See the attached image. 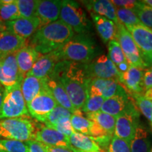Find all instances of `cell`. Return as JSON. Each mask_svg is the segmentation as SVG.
I'll return each instance as SVG.
<instances>
[{"instance_id":"obj_1","label":"cell","mask_w":152,"mask_h":152,"mask_svg":"<svg viewBox=\"0 0 152 152\" xmlns=\"http://www.w3.org/2000/svg\"><path fill=\"white\" fill-rule=\"evenodd\" d=\"M49 76L61 84L75 110H81L88 99L87 85L90 80L86 64L61 61Z\"/></svg>"},{"instance_id":"obj_2","label":"cell","mask_w":152,"mask_h":152,"mask_svg":"<svg viewBox=\"0 0 152 152\" xmlns=\"http://www.w3.org/2000/svg\"><path fill=\"white\" fill-rule=\"evenodd\" d=\"M73 35V29L58 20L39 28L30 38L28 45L39 54H47L65 45Z\"/></svg>"},{"instance_id":"obj_3","label":"cell","mask_w":152,"mask_h":152,"mask_svg":"<svg viewBox=\"0 0 152 152\" xmlns=\"http://www.w3.org/2000/svg\"><path fill=\"white\" fill-rule=\"evenodd\" d=\"M54 52L61 61L83 64L90 62L97 54L95 42L88 34H76Z\"/></svg>"},{"instance_id":"obj_4","label":"cell","mask_w":152,"mask_h":152,"mask_svg":"<svg viewBox=\"0 0 152 152\" xmlns=\"http://www.w3.org/2000/svg\"><path fill=\"white\" fill-rule=\"evenodd\" d=\"M36 125L28 116L0 120V137L26 142L35 138Z\"/></svg>"},{"instance_id":"obj_5","label":"cell","mask_w":152,"mask_h":152,"mask_svg":"<svg viewBox=\"0 0 152 152\" xmlns=\"http://www.w3.org/2000/svg\"><path fill=\"white\" fill-rule=\"evenodd\" d=\"M60 20L69 26L76 34H88L92 28L91 21L87 18L84 9L77 1H62Z\"/></svg>"},{"instance_id":"obj_6","label":"cell","mask_w":152,"mask_h":152,"mask_svg":"<svg viewBox=\"0 0 152 152\" xmlns=\"http://www.w3.org/2000/svg\"><path fill=\"white\" fill-rule=\"evenodd\" d=\"M28 115L29 113L20 90V83L4 88L0 120Z\"/></svg>"},{"instance_id":"obj_7","label":"cell","mask_w":152,"mask_h":152,"mask_svg":"<svg viewBox=\"0 0 152 152\" xmlns=\"http://www.w3.org/2000/svg\"><path fill=\"white\" fill-rule=\"evenodd\" d=\"M86 71L90 79H114L120 83L121 73L106 55H100L86 64Z\"/></svg>"},{"instance_id":"obj_8","label":"cell","mask_w":152,"mask_h":152,"mask_svg":"<svg viewBox=\"0 0 152 152\" xmlns=\"http://www.w3.org/2000/svg\"><path fill=\"white\" fill-rule=\"evenodd\" d=\"M139 49L146 68L152 66V30L143 25L126 28Z\"/></svg>"},{"instance_id":"obj_9","label":"cell","mask_w":152,"mask_h":152,"mask_svg":"<svg viewBox=\"0 0 152 152\" xmlns=\"http://www.w3.org/2000/svg\"><path fill=\"white\" fill-rule=\"evenodd\" d=\"M139 118L140 112L137 106L119 115L115 120L113 135L130 143L139 125Z\"/></svg>"},{"instance_id":"obj_10","label":"cell","mask_w":152,"mask_h":152,"mask_svg":"<svg viewBox=\"0 0 152 152\" xmlns=\"http://www.w3.org/2000/svg\"><path fill=\"white\" fill-rule=\"evenodd\" d=\"M23 78L19 71L16 53L0 57V85L4 88L14 86Z\"/></svg>"},{"instance_id":"obj_11","label":"cell","mask_w":152,"mask_h":152,"mask_svg":"<svg viewBox=\"0 0 152 152\" xmlns=\"http://www.w3.org/2000/svg\"><path fill=\"white\" fill-rule=\"evenodd\" d=\"M57 105L52 95L44 85L40 93L28 104L27 108L29 115L41 122Z\"/></svg>"},{"instance_id":"obj_12","label":"cell","mask_w":152,"mask_h":152,"mask_svg":"<svg viewBox=\"0 0 152 152\" xmlns=\"http://www.w3.org/2000/svg\"><path fill=\"white\" fill-rule=\"evenodd\" d=\"M135 106L134 99L130 94L123 89L115 96L105 99L100 111L116 118L119 115Z\"/></svg>"},{"instance_id":"obj_13","label":"cell","mask_w":152,"mask_h":152,"mask_svg":"<svg viewBox=\"0 0 152 152\" xmlns=\"http://www.w3.org/2000/svg\"><path fill=\"white\" fill-rule=\"evenodd\" d=\"M125 89L114 79L92 78L87 85L88 97L91 96H101L105 99H109Z\"/></svg>"},{"instance_id":"obj_14","label":"cell","mask_w":152,"mask_h":152,"mask_svg":"<svg viewBox=\"0 0 152 152\" xmlns=\"http://www.w3.org/2000/svg\"><path fill=\"white\" fill-rule=\"evenodd\" d=\"M3 29L8 30L18 37L27 39L41 27L40 21L37 17L31 18H19L16 20L5 23Z\"/></svg>"},{"instance_id":"obj_15","label":"cell","mask_w":152,"mask_h":152,"mask_svg":"<svg viewBox=\"0 0 152 152\" xmlns=\"http://www.w3.org/2000/svg\"><path fill=\"white\" fill-rule=\"evenodd\" d=\"M34 140L44 145L67 148L71 150L68 137L45 125L36 128Z\"/></svg>"},{"instance_id":"obj_16","label":"cell","mask_w":152,"mask_h":152,"mask_svg":"<svg viewBox=\"0 0 152 152\" xmlns=\"http://www.w3.org/2000/svg\"><path fill=\"white\" fill-rule=\"evenodd\" d=\"M144 71L130 65L128 70L121 74L120 84L130 94H144L145 92L143 84Z\"/></svg>"},{"instance_id":"obj_17","label":"cell","mask_w":152,"mask_h":152,"mask_svg":"<svg viewBox=\"0 0 152 152\" xmlns=\"http://www.w3.org/2000/svg\"><path fill=\"white\" fill-rule=\"evenodd\" d=\"M62 1L39 0L38 1L35 16L40 21L41 27L58 20L60 16Z\"/></svg>"},{"instance_id":"obj_18","label":"cell","mask_w":152,"mask_h":152,"mask_svg":"<svg viewBox=\"0 0 152 152\" xmlns=\"http://www.w3.org/2000/svg\"><path fill=\"white\" fill-rule=\"evenodd\" d=\"M59 61H61L59 57L54 51L49 54L42 55L27 75H33L39 79L46 78L52 73L55 66Z\"/></svg>"},{"instance_id":"obj_19","label":"cell","mask_w":152,"mask_h":152,"mask_svg":"<svg viewBox=\"0 0 152 152\" xmlns=\"http://www.w3.org/2000/svg\"><path fill=\"white\" fill-rule=\"evenodd\" d=\"M43 81L45 87L52 95L57 104L65 108L73 114L75 110L74 109L66 90H64L59 82L50 76H48L46 78L43 79Z\"/></svg>"},{"instance_id":"obj_20","label":"cell","mask_w":152,"mask_h":152,"mask_svg":"<svg viewBox=\"0 0 152 152\" xmlns=\"http://www.w3.org/2000/svg\"><path fill=\"white\" fill-rule=\"evenodd\" d=\"M85 8L90 11L109 19L115 25L119 21L116 16V7L109 0H92L82 1Z\"/></svg>"},{"instance_id":"obj_21","label":"cell","mask_w":152,"mask_h":152,"mask_svg":"<svg viewBox=\"0 0 152 152\" xmlns=\"http://www.w3.org/2000/svg\"><path fill=\"white\" fill-rule=\"evenodd\" d=\"M28 45L27 39L18 37L8 30L0 32V57L14 54Z\"/></svg>"},{"instance_id":"obj_22","label":"cell","mask_w":152,"mask_h":152,"mask_svg":"<svg viewBox=\"0 0 152 152\" xmlns=\"http://www.w3.org/2000/svg\"><path fill=\"white\" fill-rule=\"evenodd\" d=\"M116 28L115 39L118 42L126 60L132 57L141 56L132 35L127 28L120 22L116 25Z\"/></svg>"},{"instance_id":"obj_23","label":"cell","mask_w":152,"mask_h":152,"mask_svg":"<svg viewBox=\"0 0 152 152\" xmlns=\"http://www.w3.org/2000/svg\"><path fill=\"white\" fill-rule=\"evenodd\" d=\"M42 54L36 52L33 47L26 45L16 52V58L18 67L23 77L30 73L34 64Z\"/></svg>"},{"instance_id":"obj_24","label":"cell","mask_w":152,"mask_h":152,"mask_svg":"<svg viewBox=\"0 0 152 152\" xmlns=\"http://www.w3.org/2000/svg\"><path fill=\"white\" fill-rule=\"evenodd\" d=\"M96 31L104 43L109 42L112 39H115L117 28L116 25L105 17L90 13Z\"/></svg>"},{"instance_id":"obj_25","label":"cell","mask_w":152,"mask_h":152,"mask_svg":"<svg viewBox=\"0 0 152 152\" xmlns=\"http://www.w3.org/2000/svg\"><path fill=\"white\" fill-rule=\"evenodd\" d=\"M68 140L73 152H94L102 150L92 137L81 133L74 132Z\"/></svg>"},{"instance_id":"obj_26","label":"cell","mask_w":152,"mask_h":152,"mask_svg":"<svg viewBox=\"0 0 152 152\" xmlns=\"http://www.w3.org/2000/svg\"><path fill=\"white\" fill-rule=\"evenodd\" d=\"M43 87V79H39L30 75L25 76L20 83V90L26 105L40 93Z\"/></svg>"},{"instance_id":"obj_27","label":"cell","mask_w":152,"mask_h":152,"mask_svg":"<svg viewBox=\"0 0 152 152\" xmlns=\"http://www.w3.org/2000/svg\"><path fill=\"white\" fill-rule=\"evenodd\" d=\"M86 117L96 123L106 134L111 136L113 135L116 120L115 117L101 111L86 113Z\"/></svg>"},{"instance_id":"obj_28","label":"cell","mask_w":152,"mask_h":152,"mask_svg":"<svg viewBox=\"0 0 152 152\" xmlns=\"http://www.w3.org/2000/svg\"><path fill=\"white\" fill-rule=\"evenodd\" d=\"M130 146L131 152H149L150 143L147 132L140 125L137 127Z\"/></svg>"},{"instance_id":"obj_29","label":"cell","mask_w":152,"mask_h":152,"mask_svg":"<svg viewBox=\"0 0 152 152\" xmlns=\"http://www.w3.org/2000/svg\"><path fill=\"white\" fill-rule=\"evenodd\" d=\"M20 18L16 0H0V24Z\"/></svg>"},{"instance_id":"obj_30","label":"cell","mask_w":152,"mask_h":152,"mask_svg":"<svg viewBox=\"0 0 152 152\" xmlns=\"http://www.w3.org/2000/svg\"><path fill=\"white\" fill-rule=\"evenodd\" d=\"M71 123L75 132L90 136V130L93 122L83 115L81 110H75L72 114Z\"/></svg>"},{"instance_id":"obj_31","label":"cell","mask_w":152,"mask_h":152,"mask_svg":"<svg viewBox=\"0 0 152 152\" xmlns=\"http://www.w3.org/2000/svg\"><path fill=\"white\" fill-rule=\"evenodd\" d=\"M72 113L65 108L59 105H57L46 117L44 118L41 123L45 124V126L52 128L54 125L59 122L62 119L66 118H71Z\"/></svg>"},{"instance_id":"obj_32","label":"cell","mask_w":152,"mask_h":152,"mask_svg":"<svg viewBox=\"0 0 152 152\" xmlns=\"http://www.w3.org/2000/svg\"><path fill=\"white\" fill-rule=\"evenodd\" d=\"M116 16L118 21L125 28L142 24L134 11L129 9L116 7Z\"/></svg>"},{"instance_id":"obj_33","label":"cell","mask_w":152,"mask_h":152,"mask_svg":"<svg viewBox=\"0 0 152 152\" xmlns=\"http://www.w3.org/2000/svg\"><path fill=\"white\" fill-rule=\"evenodd\" d=\"M20 18H31L35 17L38 1L37 0H16Z\"/></svg>"},{"instance_id":"obj_34","label":"cell","mask_w":152,"mask_h":152,"mask_svg":"<svg viewBox=\"0 0 152 152\" xmlns=\"http://www.w3.org/2000/svg\"><path fill=\"white\" fill-rule=\"evenodd\" d=\"M134 101L139 111L141 113L149 120L150 122L152 121V102L144 96L143 94H131Z\"/></svg>"},{"instance_id":"obj_35","label":"cell","mask_w":152,"mask_h":152,"mask_svg":"<svg viewBox=\"0 0 152 152\" xmlns=\"http://www.w3.org/2000/svg\"><path fill=\"white\" fill-rule=\"evenodd\" d=\"M108 50H109V58L116 66V67L121 64L127 62L122 49L116 39H113L109 42Z\"/></svg>"},{"instance_id":"obj_36","label":"cell","mask_w":152,"mask_h":152,"mask_svg":"<svg viewBox=\"0 0 152 152\" xmlns=\"http://www.w3.org/2000/svg\"><path fill=\"white\" fill-rule=\"evenodd\" d=\"M143 26L152 30V8L139 1L137 7L133 11Z\"/></svg>"},{"instance_id":"obj_37","label":"cell","mask_w":152,"mask_h":152,"mask_svg":"<svg viewBox=\"0 0 152 152\" xmlns=\"http://www.w3.org/2000/svg\"><path fill=\"white\" fill-rule=\"evenodd\" d=\"M0 146L7 152H29L26 142L0 139Z\"/></svg>"},{"instance_id":"obj_38","label":"cell","mask_w":152,"mask_h":152,"mask_svg":"<svg viewBox=\"0 0 152 152\" xmlns=\"http://www.w3.org/2000/svg\"><path fill=\"white\" fill-rule=\"evenodd\" d=\"M105 101V99L101 96H89L81 109V111L85 113H94L99 111Z\"/></svg>"},{"instance_id":"obj_39","label":"cell","mask_w":152,"mask_h":152,"mask_svg":"<svg viewBox=\"0 0 152 152\" xmlns=\"http://www.w3.org/2000/svg\"><path fill=\"white\" fill-rule=\"evenodd\" d=\"M106 150L107 152H131L129 142L114 135L112 137Z\"/></svg>"},{"instance_id":"obj_40","label":"cell","mask_w":152,"mask_h":152,"mask_svg":"<svg viewBox=\"0 0 152 152\" xmlns=\"http://www.w3.org/2000/svg\"><path fill=\"white\" fill-rule=\"evenodd\" d=\"M71 118H66L62 119L61 121L57 123L56 125H54L51 128L54 129V130L58 131L59 132L64 134V135L69 137L75 132L71 125Z\"/></svg>"},{"instance_id":"obj_41","label":"cell","mask_w":152,"mask_h":152,"mask_svg":"<svg viewBox=\"0 0 152 152\" xmlns=\"http://www.w3.org/2000/svg\"><path fill=\"white\" fill-rule=\"evenodd\" d=\"M117 8H124L129 10L134 11L137 7L140 1L133 0H112L111 1Z\"/></svg>"},{"instance_id":"obj_42","label":"cell","mask_w":152,"mask_h":152,"mask_svg":"<svg viewBox=\"0 0 152 152\" xmlns=\"http://www.w3.org/2000/svg\"><path fill=\"white\" fill-rule=\"evenodd\" d=\"M26 144L28 147L29 152H47L43 144L35 140L26 142Z\"/></svg>"},{"instance_id":"obj_43","label":"cell","mask_w":152,"mask_h":152,"mask_svg":"<svg viewBox=\"0 0 152 152\" xmlns=\"http://www.w3.org/2000/svg\"><path fill=\"white\" fill-rule=\"evenodd\" d=\"M144 71L143 84L144 91L152 88V66L147 68Z\"/></svg>"},{"instance_id":"obj_44","label":"cell","mask_w":152,"mask_h":152,"mask_svg":"<svg viewBox=\"0 0 152 152\" xmlns=\"http://www.w3.org/2000/svg\"><path fill=\"white\" fill-rule=\"evenodd\" d=\"M44 147H45V149L47 150V152H73L71 149H67V148L50 147V146H46V145H44Z\"/></svg>"},{"instance_id":"obj_45","label":"cell","mask_w":152,"mask_h":152,"mask_svg":"<svg viewBox=\"0 0 152 152\" xmlns=\"http://www.w3.org/2000/svg\"><path fill=\"white\" fill-rule=\"evenodd\" d=\"M144 96L152 102V88L149 89V90H146L145 92L144 93Z\"/></svg>"},{"instance_id":"obj_46","label":"cell","mask_w":152,"mask_h":152,"mask_svg":"<svg viewBox=\"0 0 152 152\" xmlns=\"http://www.w3.org/2000/svg\"><path fill=\"white\" fill-rule=\"evenodd\" d=\"M4 89L0 85V109H1V105H2V102H3V96H4Z\"/></svg>"},{"instance_id":"obj_47","label":"cell","mask_w":152,"mask_h":152,"mask_svg":"<svg viewBox=\"0 0 152 152\" xmlns=\"http://www.w3.org/2000/svg\"><path fill=\"white\" fill-rule=\"evenodd\" d=\"M142 2L152 8V0H143V1H142Z\"/></svg>"},{"instance_id":"obj_48","label":"cell","mask_w":152,"mask_h":152,"mask_svg":"<svg viewBox=\"0 0 152 152\" xmlns=\"http://www.w3.org/2000/svg\"><path fill=\"white\" fill-rule=\"evenodd\" d=\"M0 152H7V151H4V150L3 149V148L0 146Z\"/></svg>"},{"instance_id":"obj_49","label":"cell","mask_w":152,"mask_h":152,"mask_svg":"<svg viewBox=\"0 0 152 152\" xmlns=\"http://www.w3.org/2000/svg\"><path fill=\"white\" fill-rule=\"evenodd\" d=\"M4 29H3V26H1V24H0V32L1 31V30H3Z\"/></svg>"},{"instance_id":"obj_50","label":"cell","mask_w":152,"mask_h":152,"mask_svg":"<svg viewBox=\"0 0 152 152\" xmlns=\"http://www.w3.org/2000/svg\"><path fill=\"white\" fill-rule=\"evenodd\" d=\"M94 152H102V151H94Z\"/></svg>"},{"instance_id":"obj_51","label":"cell","mask_w":152,"mask_h":152,"mask_svg":"<svg viewBox=\"0 0 152 152\" xmlns=\"http://www.w3.org/2000/svg\"><path fill=\"white\" fill-rule=\"evenodd\" d=\"M151 128H152V121L151 122Z\"/></svg>"},{"instance_id":"obj_52","label":"cell","mask_w":152,"mask_h":152,"mask_svg":"<svg viewBox=\"0 0 152 152\" xmlns=\"http://www.w3.org/2000/svg\"><path fill=\"white\" fill-rule=\"evenodd\" d=\"M151 152H152V149H151Z\"/></svg>"}]
</instances>
